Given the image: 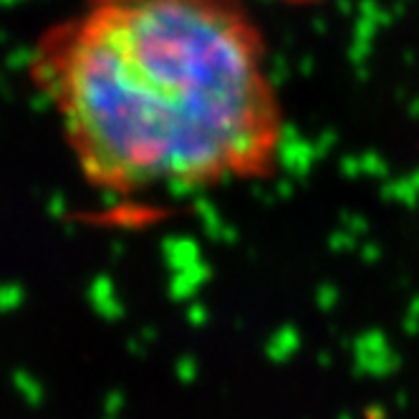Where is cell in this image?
Masks as SVG:
<instances>
[{"label": "cell", "mask_w": 419, "mask_h": 419, "mask_svg": "<svg viewBox=\"0 0 419 419\" xmlns=\"http://www.w3.org/2000/svg\"><path fill=\"white\" fill-rule=\"evenodd\" d=\"M31 73L104 192L207 190L276 165L283 109L243 0H86Z\"/></svg>", "instance_id": "cell-1"}]
</instances>
